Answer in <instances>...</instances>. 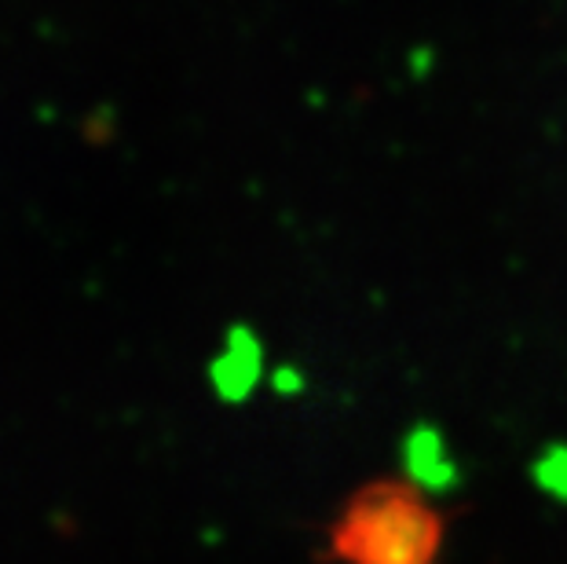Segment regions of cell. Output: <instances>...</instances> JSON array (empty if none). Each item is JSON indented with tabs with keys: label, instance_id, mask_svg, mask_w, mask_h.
<instances>
[]
</instances>
